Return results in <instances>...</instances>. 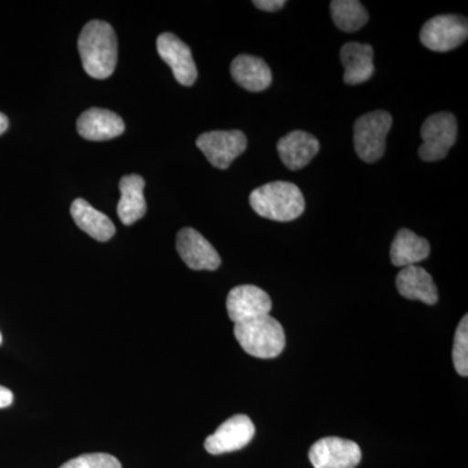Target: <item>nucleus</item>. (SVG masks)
<instances>
[{"instance_id": "f257e3e1", "label": "nucleus", "mask_w": 468, "mask_h": 468, "mask_svg": "<svg viewBox=\"0 0 468 468\" xmlns=\"http://www.w3.org/2000/svg\"><path fill=\"white\" fill-rule=\"evenodd\" d=\"M79 52L89 76L97 80L109 79L117 64L115 30L104 21H90L80 34Z\"/></svg>"}, {"instance_id": "f03ea898", "label": "nucleus", "mask_w": 468, "mask_h": 468, "mask_svg": "<svg viewBox=\"0 0 468 468\" xmlns=\"http://www.w3.org/2000/svg\"><path fill=\"white\" fill-rule=\"evenodd\" d=\"M249 201L255 214L282 223L300 218L306 207L300 187L286 181H273L252 190Z\"/></svg>"}, {"instance_id": "7ed1b4c3", "label": "nucleus", "mask_w": 468, "mask_h": 468, "mask_svg": "<svg viewBox=\"0 0 468 468\" xmlns=\"http://www.w3.org/2000/svg\"><path fill=\"white\" fill-rule=\"evenodd\" d=\"M233 332L242 349L255 358H276L285 347L284 328L271 315L237 323Z\"/></svg>"}, {"instance_id": "20e7f679", "label": "nucleus", "mask_w": 468, "mask_h": 468, "mask_svg": "<svg viewBox=\"0 0 468 468\" xmlns=\"http://www.w3.org/2000/svg\"><path fill=\"white\" fill-rule=\"evenodd\" d=\"M393 117L378 110L360 116L354 125V146L363 162L375 163L383 158L387 135L392 128Z\"/></svg>"}, {"instance_id": "39448f33", "label": "nucleus", "mask_w": 468, "mask_h": 468, "mask_svg": "<svg viewBox=\"0 0 468 468\" xmlns=\"http://www.w3.org/2000/svg\"><path fill=\"white\" fill-rule=\"evenodd\" d=\"M457 120L452 113L440 112L428 117L420 129L423 144L419 147V156L424 162L445 158L457 141Z\"/></svg>"}, {"instance_id": "423d86ee", "label": "nucleus", "mask_w": 468, "mask_h": 468, "mask_svg": "<svg viewBox=\"0 0 468 468\" xmlns=\"http://www.w3.org/2000/svg\"><path fill=\"white\" fill-rule=\"evenodd\" d=\"M468 36L467 18L458 15H440L428 20L420 30V42L436 52L460 48Z\"/></svg>"}, {"instance_id": "0eeeda50", "label": "nucleus", "mask_w": 468, "mask_h": 468, "mask_svg": "<svg viewBox=\"0 0 468 468\" xmlns=\"http://www.w3.org/2000/svg\"><path fill=\"white\" fill-rule=\"evenodd\" d=\"M197 146L214 167L227 169L245 153L248 138L241 131L207 132L199 135Z\"/></svg>"}, {"instance_id": "6e6552de", "label": "nucleus", "mask_w": 468, "mask_h": 468, "mask_svg": "<svg viewBox=\"0 0 468 468\" xmlns=\"http://www.w3.org/2000/svg\"><path fill=\"white\" fill-rule=\"evenodd\" d=\"M309 458L315 468H356L362 461V451L350 440L325 437L311 446Z\"/></svg>"}, {"instance_id": "1a4fd4ad", "label": "nucleus", "mask_w": 468, "mask_h": 468, "mask_svg": "<svg viewBox=\"0 0 468 468\" xmlns=\"http://www.w3.org/2000/svg\"><path fill=\"white\" fill-rule=\"evenodd\" d=\"M254 436L255 426L251 419L248 415H234L206 439L205 448L214 455L241 451Z\"/></svg>"}, {"instance_id": "9d476101", "label": "nucleus", "mask_w": 468, "mask_h": 468, "mask_svg": "<svg viewBox=\"0 0 468 468\" xmlns=\"http://www.w3.org/2000/svg\"><path fill=\"white\" fill-rule=\"evenodd\" d=\"M158 54L171 67L176 81L184 86H192L198 77L196 63L189 46L172 33L160 34L156 39Z\"/></svg>"}, {"instance_id": "9b49d317", "label": "nucleus", "mask_w": 468, "mask_h": 468, "mask_svg": "<svg viewBox=\"0 0 468 468\" xmlns=\"http://www.w3.org/2000/svg\"><path fill=\"white\" fill-rule=\"evenodd\" d=\"M176 248L181 260L194 271H215L220 267L221 258L218 252L193 228H184L178 232Z\"/></svg>"}, {"instance_id": "f8f14e48", "label": "nucleus", "mask_w": 468, "mask_h": 468, "mask_svg": "<svg viewBox=\"0 0 468 468\" xmlns=\"http://www.w3.org/2000/svg\"><path fill=\"white\" fill-rule=\"evenodd\" d=\"M272 301L266 292L255 285H239L229 292L227 310L234 324L270 315Z\"/></svg>"}, {"instance_id": "ddd939ff", "label": "nucleus", "mask_w": 468, "mask_h": 468, "mask_svg": "<svg viewBox=\"0 0 468 468\" xmlns=\"http://www.w3.org/2000/svg\"><path fill=\"white\" fill-rule=\"evenodd\" d=\"M318 138L303 131H294L286 134L277 144L280 159L291 171H300L318 155Z\"/></svg>"}, {"instance_id": "4468645a", "label": "nucleus", "mask_w": 468, "mask_h": 468, "mask_svg": "<svg viewBox=\"0 0 468 468\" xmlns=\"http://www.w3.org/2000/svg\"><path fill=\"white\" fill-rule=\"evenodd\" d=\"M77 131L89 141H109L124 133L122 117L110 110L90 109L77 120Z\"/></svg>"}, {"instance_id": "2eb2a0df", "label": "nucleus", "mask_w": 468, "mask_h": 468, "mask_svg": "<svg viewBox=\"0 0 468 468\" xmlns=\"http://www.w3.org/2000/svg\"><path fill=\"white\" fill-rule=\"evenodd\" d=\"M340 57L345 69V84H363L374 75V50L371 46L358 42L346 43L341 48Z\"/></svg>"}, {"instance_id": "dca6fc26", "label": "nucleus", "mask_w": 468, "mask_h": 468, "mask_svg": "<svg viewBox=\"0 0 468 468\" xmlns=\"http://www.w3.org/2000/svg\"><path fill=\"white\" fill-rule=\"evenodd\" d=\"M397 291L406 300L420 301L426 304H436L439 292L432 276L424 268L409 266L402 268L397 275Z\"/></svg>"}, {"instance_id": "f3484780", "label": "nucleus", "mask_w": 468, "mask_h": 468, "mask_svg": "<svg viewBox=\"0 0 468 468\" xmlns=\"http://www.w3.org/2000/svg\"><path fill=\"white\" fill-rule=\"evenodd\" d=\"M230 73L234 81L248 91H263L272 84V72L266 61L251 55H239L234 58Z\"/></svg>"}, {"instance_id": "a211bd4d", "label": "nucleus", "mask_w": 468, "mask_h": 468, "mask_svg": "<svg viewBox=\"0 0 468 468\" xmlns=\"http://www.w3.org/2000/svg\"><path fill=\"white\" fill-rule=\"evenodd\" d=\"M144 180L141 176L129 175L120 181L119 205L117 215L124 226H132L144 217L147 211L146 199L144 196Z\"/></svg>"}, {"instance_id": "6ab92c4d", "label": "nucleus", "mask_w": 468, "mask_h": 468, "mask_svg": "<svg viewBox=\"0 0 468 468\" xmlns=\"http://www.w3.org/2000/svg\"><path fill=\"white\" fill-rule=\"evenodd\" d=\"M70 215L77 226L97 241H109L116 232L111 218L92 207L85 199L79 198L72 203Z\"/></svg>"}, {"instance_id": "aec40b11", "label": "nucleus", "mask_w": 468, "mask_h": 468, "mask_svg": "<svg viewBox=\"0 0 468 468\" xmlns=\"http://www.w3.org/2000/svg\"><path fill=\"white\" fill-rule=\"evenodd\" d=\"M431 252L430 242L410 229L399 230L390 248V261L396 267L415 266L427 260Z\"/></svg>"}, {"instance_id": "412c9836", "label": "nucleus", "mask_w": 468, "mask_h": 468, "mask_svg": "<svg viewBox=\"0 0 468 468\" xmlns=\"http://www.w3.org/2000/svg\"><path fill=\"white\" fill-rule=\"evenodd\" d=\"M331 14L335 27L343 32L353 33L367 24L368 12L356 0H334Z\"/></svg>"}, {"instance_id": "4be33fe9", "label": "nucleus", "mask_w": 468, "mask_h": 468, "mask_svg": "<svg viewBox=\"0 0 468 468\" xmlns=\"http://www.w3.org/2000/svg\"><path fill=\"white\" fill-rule=\"evenodd\" d=\"M452 363L461 377H468V316L461 319L452 345Z\"/></svg>"}, {"instance_id": "5701e85b", "label": "nucleus", "mask_w": 468, "mask_h": 468, "mask_svg": "<svg viewBox=\"0 0 468 468\" xmlns=\"http://www.w3.org/2000/svg\"><path fill=\"white\" fill-rule=\"evenodd\" d=\"M60 468H122V463L113 455L106 452H91L73 458Z\"/></svg>"}, {"instance_id": "b1692460", "label": "nucleus", "mask_w": 468, "mask_h": 468, "mask_svg": "<svg viewBox=\"0 0 468 468\" xmlns=\"http://www.w3.org/2000/svg\"><path fill=\"white\" fill-rule=\"evenodd\" d=\"M254 5L261 11L276 12L285 5L284 0H255Z\"/></svg>"}, {"instance_id": "393cba45", "label": "nucleus", "mask_w": 468, "mask_h": 468, "mask_svg": "<svg viewBox=\"0 0 468 468\" xmlns=\"http://www.w3.org/2000/svg\"><path fill=\"white\" fill-rule=\"evenodd\" d=\"M14 403V393L8 388L0 385V409L8 408Z\"/></svg>"}, {"instance_id": "a878e982", "label": "nucleus", "mask_w": 468, "mask_h": 468, "mask_svg": "<svg viewBox=\"0 0 468 468\" xmlns=\"http://www.w3.org/2000/svg\"><path fill=\"white\" fill-rule=\"evenodd\" d=\"M8 129V117L5 113L0 112V135L5 133Z\"/></svg>"}, {"instance_id": "bb28decb", "label": "nucleus", "mask_w": 468, "mask_h": 468, "mask_svg": "<svg viewBox=\"0 0 468 468\" xmlns=\"http://www.w3.org/2000/svg\"><path fill=\"white\" fill-rule=\"evenodd\" d=\"M0 344H2V335H0Z\"/></svg>"}]
</instances>
